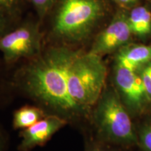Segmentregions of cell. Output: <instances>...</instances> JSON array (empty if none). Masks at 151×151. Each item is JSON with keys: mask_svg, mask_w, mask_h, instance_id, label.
Segmentation results:
<instances>
[{"mask_svg": "<svg viewBox=\"0 0 151 151\" xmlns=\"http://www.w3.org/2000/svg\"><path fill=\"white\" fill-rule=\"evenodd\" d=\"M46 116L44 111L35 106H24L17 109L13 116V127L15 129H24L31 127Z\"/></svg>", "mask_w": 151, "mask_h": 151, "instance_id": "8fae6325", "label": "cell"}, {"mask_svg": "<svg viewBox=\"0 0 151 151\" xmlns=\"http://www.w3.org/2000/svg\"><path fill=\"white\" fill-rule=\"evenodd\" d=\"M138 140L143 150L151 151V122L141 128Z\"/></svg>", "mask_w": 151, "mask_h": 151, "instance_id": "7c38bea8", "label": "cell"}, {"mask_svg": "<svg viewBox=\"0 0 151 151\" xmlns=\"http://www.w3.org/2000/svg\"><path fill=\"white\" fill-rule=\"evenodd\" d=\"M107 69L101 57L78 51L68 75V90L81 114L97 104L105 89Z\"/></svg>", "mask_w": 151, "mask_h": 151, "instance_id": "3957f363", "label": "cell"}, {"mask_svg": "<svg viewBox=\"0 0 151 151\" xmlns=\"http://www.w3.org/2000/svg\"><path fill=\"white\" fill-rule=\"evenodd\" d=\"M40 18H43L53 8L57 0H30Z\"/></svg>", "mask_w": 151, "mask_h": 151, "instance_id": "5bb4252c", "label": "cell"}, {"mask_svg": "<svg viewBox=\"0 0 151 151\" xmlns=\"http://www.w3.org/2000/svg\"><path fill=\"white\" fill-rule=\"evenodd\" d=\"M128 21L132 34L146 38L151 33V12L145 6H137L128 15Z\"/></svg>", "mask_w": 151, "mask_h": 151, "instance_id": "30bf717a", "label": "cell"}, {"mask_svg": "<svg viewBox=\"0 0 151 151\" xmlns=\"http://www.w3.org/2000/svg\"><path fill=\"white\" fill-rule=\"evenodd\" d=\"M132 35L128 16L119 12L97 35L89 52L101 57L119 50L127 44Z\"/></svg>", "mask_w": 151, "mask_h": 151, "instance_id": "52a82bcc", "label": "cell"}, {"mask_svg": "<svg viewBox=\"0 0 151 151\" xmlns=\"http://www.w3.org/2000/svg\"><path fill=\"white\" fill-rule=\"evenodd\" d=\"M86 151H115L109 147L101 143H88L86 146Z\"/></svg>", "mask_w": 151, "mask_h": 151, "instance_id": "e0dca14e", "label": "cell"}, {"mask_svg": "<svg viewBox=\"0 0 151 151\" xmlns=\"http://www.w3.org/2000/svg\"><path fill=\"white\" fill-rule=\"evenodd\" d=\"M94 122L106 143L130 146L139 143L127 107L116 89H104L95 105Z\"/></svg>", "mask_w": 151, "mask_h": 151, "instance_id": "277c9868", "label": "cell"}, {"mask_svg": "<svg viewBox=\"0 0 151 151\" xmlns=\"http://www.w3.org/2000/svg\"><path fill=\"white\" fill-rule=\"evenodd\" d=\"M8 148V137L5 132L0 127V151H6Z\"/></svg>", "mask_w": 151, "mask_h": 151, "instance_id": "ac0fdd59", "label": "cell"}, {"mask_svg": "<svg viewBox=\"0 0 151 151\" xmlns=\"http://www.w3.org/2000/svg\"><path fill=\"white\" fill-rule=\"evenodd\" d=\"M78 52L65 46L50 48L35 58L20 73L24 91L65 118L81 115L68 90L69 68Z\"/></svg>", "mask_w": 151, "mask_h": 151, "instance_id": "6da1fadb", "label": "cell"}, {"mask_svg": "<svg viewBox=\"0 0 151 151\" xmlns=\"http://www.w3.org/2000/svg\"><path fill=\"white\" fill-rule=\"evenodd\" d=\"M14 16L0 12V37L12 29Z\"/></svg>", "mask_w": 151, "mask_h": 151, "instance_id": "9a60e30c", "label": "cell"}, {"mask_svg": "<svg viewBox=\"0 0 151 151\" xmlns=\"http://www.w3.org/2000/svg\"><path fill=\"white\" fill-rule=\"evenodd\" d=\"M41 34L37 24L28 22L12 28L0 37V52L5 65L41 54Z\"/></svg>", "mask_w": 151, "mask_h": 151, "instance_id": "5b68a950", "label": "cell"}, {"mask_svg": "<svg viewBox=\"0 0 151 151\" xmlns=\"http://www.w3.org/2000/svg\"><path fill=\"white\" fill-rule=\"evenodd\" d=\"M19 0H0V12L15 16Z\"/></svg>", "mask_w": 151, "mask_h": 151, "instance_id": "2e32d148", "label": "cell"}, {"mask_svg": "<svg viewBox=\"0 0 151 151\" xmlns=\"http://www.w3.org/2000/svg\"><path fill=\"white\" fill-rule=\"evenodd\" d=\"M1 91H2V84H1V82H0V96H1Z\"/></svg>", "mask_w": 151, "mask_h": 151, "instance_id": "ffe728a7", "label": "cell"}, {"mask_svg": "<svg viewBox=\"0 0 151 151\" xmlns=\"http://www.w3.org/2000/svg\"><path fill=\"white\" fill-rule=\"evenodd\" d=\"M55 6L52 34L67 43L87 39L105 14L103 0H57Z\"/></svg>", "mask_w": 151, "mask_h": 151, "instance_id": "7a4b0ae2", "label": "cell"}, {"mask_svg": "<svg viewBox=\"0 0 151 151\" xmlns=\"http://www.w3.org/2000/svg\"><path fill=\"white\" fill-rule=\"evenodd\" d=\"M117 3L120 4L121 5H130L132 4H134L137 0H115Z\"/></svg>", "mask_w": 151, "mask_h": 151, "instance_id": "d6986e66", "label": "cell"}, {"mask_svg": "<svg viewBox=\"0 0 151 151\" xmlns=\"http://www.w3.org/2000/svg\"><path fill=\"white\" fill-rule=\"evenodd\" d=\"M151 61V46L126 45L118 50L115 63L137 71Z\"/></svg>", "mask_w": 151, "mask_h": 151, "instance_id": "9c48e42d", "label": "cell"}, {"mask_svg": "<svg viewBox=\"0 0 151 151\" xmlns=\"http://www.w3.org/2000/svg\"><path fill=\"white\" fill-rule=\"evenodd\" d=\"M67 123V118L60 115L45 116L31 127L20 131L18 149L20 151H29L43 146Z\"/></svg>", "mask_w": 151, "mask_h": 151, "instance_id": "ba28073f", "label": "cell"}, {"mask_svg": "<svg viewBox=\"0 0 151 151\" xmlns=\"http://www.w3.org/2000/svg\"><path fill=\"white\" fill-rule=\"evenodd\" d=\"M113 74L116 90L125 106L135 112L142 111L149 101L137 71L115 63Z\"/></svg>", "mask_w": 151, "mask_h": 151, "instance_id": "8992f818", "label": "cell"}, {"mask_svg": "<svg viewBox=\"0 0 151 151\" xmlns=\"http://www.w3.org/2000/svg\"><path fill=\"white\" fill-rule=\"evenodd\" d=\"M149 101H151V61L141 67L139 73Z\"/></svg>", "mask_w": 151, "mask_h": 151, "instance_id": "4fadbf2b", "label": "cell"}]
</instances>
